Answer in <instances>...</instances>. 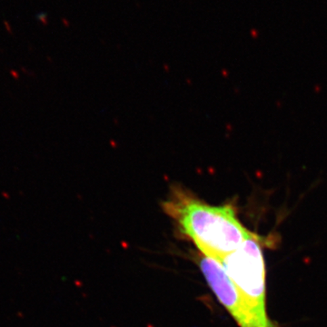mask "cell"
<instances>
[{
    "label": "cell",
    "mask_w": 327,
    "mask_h": 327,
    "mask_svg": "<svg viewBox=\"0 0 327 327\" xmlns=\"http://www.w3.org/2000/svg\"><path fill=\"white\" fill-rule=\"evenodd\" d=\"M162 207L183 236L196 244L202 255L218 261L253 234L241 223L232 204H210L181 186L171 188Z\"/></svg>",
    "instance_id": "cell-1"
},
{
    "label": "cell",
    "mask_w": 327,
    "mask_h": 327,
    "mask_svg": "<svg viewBox=\"0 0 327 327\" xmlns=\"http://www.w3.org/2000/svg\"><path fill=\"white\" fill-rule=\"evenodd\" d=\"M200 270L222 305L240 327H258L244 297L229 277L221 261L205 255L199 259Z\"/></svg>",
    "instance_id": "cell-3"
},
{
    "label": "cell",
    "mask_w": 327,
    "mask_h": 327,
    "mask_svg": "<svg viewBox=\"0 0 327 327\" xmlns=\"http://www.w3.org/2000/svg\"><path fill=\"white\" fill-rule=\"evenodd\" d=\"M221 263L244 297L257 326L271 327L266 313L265 265L260 237L253 233Z\"/></svg>",
    "instance_id": "cell-2"
}]
</instances>
